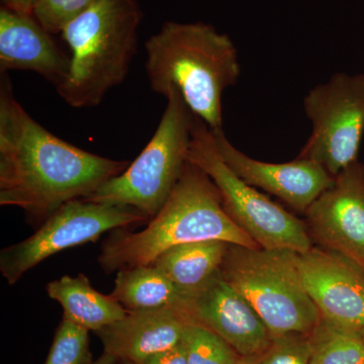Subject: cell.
Masks as SVG:
<instances>
[{
  "instance_id": "6",
  "label": "cell",
  "mask_w": 364,
  "mask_h": 364,
  "mask_svg": "<svg viewBox=\"0 0 364 364\" xmlns=\"http://www.w3.org/2000/svg\"><path fill=\"white\" fill-rule=\"evenodd\" d=\"M154 135L123 173L83 200L126 205L152 219L171 196L188 161L193 119L181 95L170 90Z\"/></svg>"
},
{
  "instance_id": "12",
  "label": "cell",
  "mask_w": 364,
  "mask_h": 364,
  "mask_svg": "<svg viewBox=\"0 0 364 364\" xmlns=\"http://www.w3.org/2000/svg\"><path fill=\"white\" fill-rule=\"evenodd\" d=\"M306 293L327 324L346 331L364 330V272L339 254L313 247L298 253Z\"/></svg>"
},
{
  "instance_id": "9",
  "label": "cell",
  "mask_w": 364,
  "mask_h": 364,
  "mask_svg": "<svg viewBox=\"0 0 364 364\" xmlns=\"http://www.w3.org/2000/svg\"><path fill=\"white\" fill-rule=\"evenodd\" d=\"M303 105L312 133L299 158L317 162L335 177L358 160L364 135V74H334L309 91Z\"/></svg>"
},
{
  "instance_id": "23",
  "label": "cell",
  "mask_w": 364,
  "mask_h": 364,
  "mask_svg": "<svg viewBox=\"0 0 364 364\" xmlns=\"http://www.w3.org/2000/svg\"><path fill=\"white\" fill-rule=\"evenodd\" d=\"M97 0H39L33 16L52 35L60 33Z\"/></svg>"
},
{
  "instance_id": "28",
  "label": "cell",
  "mask_w": 364,
  "mask_h": 364,
  "mask_svg": "<svg viewBox=\"0 0 364 364\" xmlns=\"http://www.w3.org/2000/svg\"><path fill=\"white\" fill-rule=\"evenodd\" d=\"M117 364H133V363H126V361H119V363H117Z\"/></svg>"
},
{
  "instance_id": "10",
  "label": "cell",
  "mask_w": 364,
  "mask_h": 364,
  "mask_svg": "<svg viewBox=\"0 0 364 364\" xmlns=\"http://www.w3.org/2000/svg\"><path fill=\"white\" fill-rule=\"evenodd\" d=\"M176 308L188 324L207 328L243 358L267 350L272 336L250 304L223 279L221 273L188 291Z\"/></svg>"
},
{
  "instance_id": "18",
  "label": "cell",
  "mask_w": 364,
  "mask_h": 364,
  "mask_svg": "<svg viewBox=\"0 0 364 364\" xmlns=\"http://www.w3.org/2000/svg\"><path fill=\"white\" fill-rule=\"evenodd\" d=\"M186 291L155 265L119 270L111 296L127 311L176 306Z\"/></svg>"
},
{
  "instance_id": "20",
  "label": "cell",
  "mask_w": 364,
  "mask_h": 364,
  "mask_svg": "<svg viewBox=\"0 0 364 364\" xmlns=\"http://www.w3.org/2000/svg\"><path fill=\"white\" fill-rule=\"evenodd\" d=\"M181 343L188 364H237L241 359L231 345L203 326L186 325Z\"/></svg>"
},
{
  "instance_id": "19",
  "label": "cell",
  "mask_w": 364,
  "mask_h": 364,
  "mask_svg": "<svg viewBox=\"0 0 364 364\" xmlns=\"http://www.w3.org/2000/svg\"><path fill=\"white\" fill-rule=\"evenodd\" d=\"M310 364H364L360 333L333 327L322 318L310 333Z\"/></svg>"
},
{
  "instance_id": "22",
  "label": "cell",
  "mask_w": 364,
  "mask_h": 364,
  "mask_svg": "<svg viewBox=\"0 0 364 364\" xmlns=\"http://www.w3.org/2000/svg\"><path fill=\"white\" fill-rule=\"evenodd\" d=\"M310 334H287L272 337L269 347L252 364H310Z\"/></svg>"
},
{
  "instance_id": "3",
  "label": "cell",
  "mask_w": 364,
  "mask_h": 364,
  "mask_svg": "<svg viewBox=\"0 0 364 364\" xmlns=\"http://www.w3.org/2000/svg\"><path fill=\"white\" fill-rule=\"evenodd\" d=\"M210 240L260 247L228 215L212 179L188 161L171 196L147 226L138 232L112 231L100 246L97 261L109 274L152 264L173 246Z\"/></svg>"
},
{
  "instance_id": "24",
  "label": "cell",
  "mask_w": 364,
  "mask_h": 364,
  "mask_svg": "<svg viewBox=\"0 0 364 364\" xmlns=\"http://www.w3.org/2000/svg\"><path fill=\"white\" fill-rule=\"evenodd\" d=\"M140 364H188L186 350L181 342L168 350L153 354Z\"/></svg>"
},
{
  "instance_id": "14",
  "label": "cell",
  "mask_w": 364,
  "mask_h": 364,
  "mask_svg": "<svg viewBox=\"0 0 364 364\" xmlns=\"http://www.w3.org/2000/svg\"><path fill=\"white\" fill-rule=\"evenodd\" d=\"M68 69L69 57L33 14L1 6L0 72L33 71L57 88L65 80Z\"/></svg>"
},
{
  "instance_id": "8",
  "label": "cell",
  "mask_w": 364,
  "mask_h": 364,
  "mask_svg": "<svg viewBox=\"0 0 364 364\" xmlns=\"http://www.w3.org/2000/svg\"><path fill=\"white\" fill-rule=\"evenodd\" d=\"M150 219L136 208L90 200H71L26 240L2 249L0 272L14 286L33 268L67 249L97 242L102 234L144 224Z\"/></svg>"
},
{
  "instance_id": "5",
  "label": "cell",
  "mask_w": 364,
  "mask_h": 364,
  "mask_svg": "<svg viewBox=\"0 0 364 364\" xmlns=\"http://www.w3.org/2000/svg\"><path fill=\"white\" fill-rule=\"evenodd\" d=\"M220 273L250 304L272 337L310 334L320 323L294 251L229 244Z\"/></svg>"
},
{
  "instance_id": "1",
  "label": "cell",
  "mask_w": 364,
  "mask_h": 364,
  "mask_svg": "<svg viewBox=\"0 0 364 364\" xmlns=\"http://www.w3.org/2000/svg\"><path fill=\"white\" fill-rule=\"evenodd\" d=\"M130 164L53 135L23 109L9 74L0 72V205L21 208L41 226L62 205L92 195Z\"/></svg>"
},
{
  "instance_id": "16",
  "label": "cell",
  "mask_w": 364,
  "mask_h": 364,
  "mask_svg": "<svg viewBox=\"0 0 364 364\" xmlns=\"http://www.w3.org/2000/svg\"><path fill=\"white\" fill-rule=\"evenodd\" d=\"M48 296L63 309V318L97 333L128 314L111 294H100L86 275H64L46 287Z\"/></svg>"
},
{
  "instance_id": "27",
  "label": "cell",
  "mask_w": 364,
  "mask_h": 364,
  "mask_svg": "<svg viewBox=\"0 0 364 364\" xmlns=\"http://www.w3.org/2000/svg\"><path fill=\"white\" fill-rule=\"evenodd\" d=\"M237 364H252V363H251L249 358H241L240 360H239V363Z\"/></svg>"
},
{
  "instance_id": "4",
  "label": "cell",
  "mask_w": 364,
  "mask_h": 364,
  "mask_svg": "<svg viewBox=\"0 0 364 364\" xmlns=\"http://www.w3.org/2000/svg\"><path fill=\"white\" fill-rule=\"evenodd\" d=\"M143 11L138 0H97L60 33L70 49L65 80L56 88L75 109L95 107L127 77Z\"/></svg>"
},
{
  "instance_id": "7",
  "label": "cell",
  "mask_w": 364,
  "mask_h": 364,
  "mask_svg": "<svg viewBox=\"0 0 364 364\" xmlns=\"http://www.w3.org/2000/svg\"><path fill=\"white\" fill-rule=\"evenodd\" d=\"M188 158L214 182L232 221L261 248L305 253L313 247L306 224L242 181L223 160L208 124L196 114Z\"/></svg>"
},
{
  "instance_id": "13",
  "label": "cell",
  "mask_w": 364,
  "mask_h": 364,
  "mask_svg": "<svg viewBox=\"0 0 364 364\" xmlns=\"http://www.w3.org/2000/svg\"><path fill=\"white\" fill-rule=\"evenodd\" d=\"M210 131L223 160L242 181L277 196L298 212L306 213L334 181L324 167L312 160L298 157L287 163L260 161L237 149L223 128Z\"/></svg>"
},
{
  "instance_id": "15",
  "label": "cell",
  "mask_w": 364,
  "mask_h": 364,
  "mask_svg": "<svg viewBox=\"0 0 364 364\" xmlns=\"http://www.w3.org/2000/svg\"><path fill=\"white\" fill-rule=\"evenodd\" d=\"M188 325L173 306L128 311L112 324L95 333L104 352L119 361L142 363L146 358L173 348Z\"/></svg>"
},
{
  "instance_id": "29",
  "label": "cell",
  "mask_w": 364,
  "mask_h": 364,
  "mask_svg": "<svg viewBox=\"0 0 364 364\" xmlns=\"http://www.w3.org/2000/svg\"><path fill=\"white\" fill-rule=\"evenodd\" d=\"M360 334H361V336H363V338L364 340V330H363V332L360 333Z\"/></svg>"
},
{
  "instance_id": "21",
  "label": "cell",
  "mask_w": 364,
  "mask_h": 364,
  "mask_svg": "<svg viewBox=\"0 0 364 364\" xmlns=\"http://www.w3.org/2000/svg\"><path fill=\"white\" fill-rule=\"evenodd\" d=\"M88 333L62 318L44 364H93Z\"/></svg>"
},
{
  "instance_id": "11",
  "label": "cell",
  "mask_w": 364,
  "mask_h": 364,
  "mask_svg": "<svg viewBox=\"0 0 364 364\" xmlns=\"http://www.w3.org/2000/svg\"><path fill=\"white\" fill-rule=\"evenodd\" d=\"M309 232L364 272V164L352 163L306 210Z\"/></svg>"
},
{
  "instance_id": "2",
  "label": "cell",
  "mask_w": 364,
  "mask_h": 364,
  "mask_svg": "<svg viewBox=\"0 0 364 364\" xmlns=\"http://www.w3.org/2000/svg\"><path fill=\"white\" fill-rule=\"evenodd\" d=\"M151 90H176L210 130L223 128V95L241 74L238 50L227 33L203 21H165L145 44Z\"/></svg>"
},
{
  "instance_id": "25",
  "label": "cell",
  "mask_w": 364,
  "mask_h": 364,
  "mask_svg": "<svg viewBox=\"0 0 364 364\" xmlns=\"http://www.w3.org/2000/svg\"><path fill=\"white\" fill-rule=\"evenodd\" d=\"M39 0H2V6L21 14H33V9Z\"/></svg>"
},
{
  "instance_id": "26",
  "label": "cell",
  "mask_w": 364,
  "mask_h": 364,
  "mask_svg": "<svg viewBox=\"0 0 364 364\" xmlns=\"http://www.w3.org/2000/svg\"><path fill=\"white\" fill-rule=\"evenodd\" d=\"M119 360L111 354H107L104 352L100 358H98L93 364H117Z\"/></svg>"
},
{
  "instance_id": "17",
  "label": "cell",
  "mask_w": 364,
  "mask_h": 364,
  "mask_svg": "<svg viewBox=\"0 0 364 364\" xmlns=\"http://www.w3.org/2000/svg\"><path fill=\"white\" fill-rule=\"evenodd\" d=\"M229 243L193 242L167 249L152 263L186 293L203 286L221 269Z\"/></svg>"
}]
</instances>
